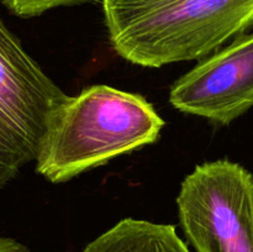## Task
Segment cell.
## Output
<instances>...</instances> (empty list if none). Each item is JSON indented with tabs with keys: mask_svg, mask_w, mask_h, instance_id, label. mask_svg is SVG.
<instances>
[{
	"mask_svg": "<svg viewBox=\"0 0 253 252\" xmlns=\"http://www.w3.org/2000/svg\"><path fill=\"white\" fill-rule=\"evenodd\" d=\"M88 1L90 0H1L12 14L24 19L40 16L56 7L73 6Z\"/></svg>",
	"mask_w": 253,
	"mask_h": 252,
	"instance_id": "52a82bcc",
	"label": "cell"
},
{
	"mask_svg": "<svg viewBox=\"0 0 253 252\" xmlns=\"http://www.w3.org/2000/svg\"><path fill=\"white\" fill-rule=\"evenodd\" d=\"M114 51L147 68L200 61L253 30V0H101Z\"/></svg>",
	"mask_w": 253,
	"mask_h": 252,
	"instance_id": "7a4b0ae2",
	"label": "cell"
},
{
	"mask_svg": "<svg viewBox=\"0 0 253 252\" xmlns=\"http://www.w3.org/2000/svg\"><path fill=\"white\" fill-rule=\"evenodd\" d=\"M66 95L0 16V189L34 162L49 115Z\"/></svg>",
	"mask_w": 253,
	"mask_h": 252,
	"instance_id": "277c9868",
	"label": "cell"
},
{
	"mask_svg": "<svg viewBox=\"0 0 253 252\" xmlns=\"http://www.w3.org/2000/svg\"><path fill=\"white\" fill-rule=\"evenodd\" d=\"M180 113L227 126L253 108V30L212 52L173 83Z\"/></svg>",
	"mask_w": 253,
	"mask_h": 252,
	"instance_id": "5b68a950",
	"label": "cell"
},
{
	"mask_svg": "<svg viewBox=\"0 0 253 252\" xmlns=\"http://www.w3.org/2000/svg\"><path fill=\"white\" fill-rule=\"evenodd\" d=\"M0 252H30V250L16 239L0 235Z\"/></svg>",
	"mask_w": 253,
	"mask_h": 252,
	"instance_id": "ba28073f",
	"label": "cell"
},
{
	"mask_svg": "<svg viewBox=\"0 0 253 252\" xmlns=\"http://www.w3.org/2000/svg\"><path fill=\"white\" fill-rule=\"evenodd\" d=\"M79 252H192L170 224L125 217Z\"/></svg>",
	"mask_w": 253,
	"mask_h": 252,
	"instance_id": "8992f818",
	"label": "cell"
},
{
	"mask_svg": "<svg viewBox=\"0 0 253 252\" xmlns=\"http://www.w3.org/2000/svg\"><path fill=\"white\" fill-rule=\"evenodd\" d=\"M163 127L165 120L141 94L90 85L53 109L35 158L36 172L51 183L68 182L152 145Z\"/></svg>",
	"mask_w": 253,
	"mask_h": 252,
	"instance_id": "6da1fadb",
	"label": "cell"
},
{
	"mask_svg": "<svg viewBox=\"0 0 253 252\" xmlns=\"http://www.w3.org/2000/svg\"><path fill=\"white\" fill-rule=\"evenodd\" d=\"M177 208L195 252H253V174L240 163L195 166L180 184Z\"/></svg>",
	"mask_w": 253,
	"mask_h": 252,
	"instance_id": "3957f363",
	"label": "cell"
}]
</instances>
